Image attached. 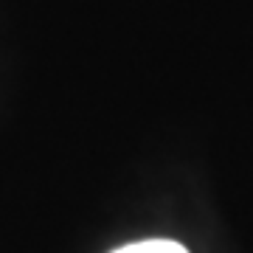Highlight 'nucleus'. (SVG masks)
Masks as SVG:
<instances>
[{
  "label": "nucleus",
  "instance_id": "nucleus-1",
  "mask_svg": "<svg viewBox=\"0 0 253 253\" xmlns=\"http://www.w3.org/2000/svg\"><path fill=\"white\" fill-rule=\"evenodd\" d=\"M113 253H189V251L180 242H172V239H144V242L124 245Z\"/></svg>",
  "mask_w": 253,
  "mask_h": 253
}]
</instances>
